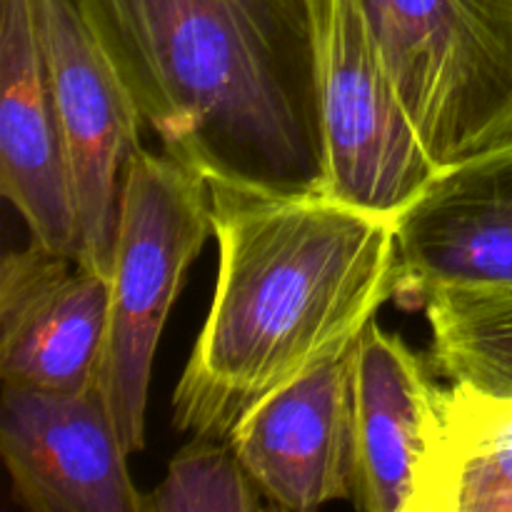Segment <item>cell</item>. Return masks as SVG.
Masks as SVG:
<instances>
[{"mask_svg":"<svg viewBox=\"0 0 512 512\" xmlns=\"http://www.w3.org/2000/svg\"><path fill=\"white\" fill-rule=\"evenodd\" d=\"M110 283L30 240L0 265V378L8 388L85 393L98 380Z\"/></svg>","mask_w":512,"mask_h":512,"instance_id":"obj_11","label":"cell"},{"mask_svg":"<svg viewBox=\"0 0 512 512\" xmlns=\"http://www.w3.org/2000/svg\"><path fill=\"white\" fill-rule=\"evenodd\" d=\"M35 3L73 173L80 263L110 280L125 175L145 123L73 0Z\"/></svg>","mask_w":512,"mask_h":512,"instance_id":"obj_6","label":"cell"},{"mask_svg":"<svg viewBox=\"0 0 512 512\" xmlns=\"http://www.w3.org/2000/svg\"><path fill=\"white\" fill-rule=\"evenodd\" d=\"M323 193L398 218L440 168L390 78L360 0H318Z\"/></svg>","mask_w":512,"mask_h":512,"instance_id":"obj_5","label":"cell"},{"mask_svg":"<svg viewBox=\"0 0 512 512\" xmlns=\"http://www.w3.org/2000/svg\"><path fill=\"white\" fill-rule=\"evenodd\" d=\"M400 290L512 293V135L448 165L398 215Z\"/></svg>","mask_w":512,"mask_h":512,"instance_id":"obj_7","label":"cell"},{"mask_svg":"<svg viewBox=\"0 0 512 512\" xmlns=\"http://www.w3.org/2000/svg\"><path fill=\"white\" fill-rule=\"evenodd\" d=\"M423 305L435 373L512 395V293H438Z\"/></svg>","mask_w":512,"mask_h":512,"instance_id":"obj_14","label":"cell"},{"mask_svg":"<svg viewBox=\"0 0 512 512\" xmlns=\"http://www.w3.org/2000/svg\"><path fill=\"white\" fill-rule=\"evenodd\" d=\"M355 348L358 340L260 400L225 440L270 508L353 500Z\"/></svg>","mask_w":512,"mask_h":512,"instance_id":"obj_9","label":"cell"},{"mask_svg":"<svg viewBox=\"0 0 512 512\" xmlns=\"http://www.w3.org/2000/svg\"><path fill=\"white\" fill-rule=\"evenodd\" d=\"M0 193L30 240L80 263L73 173L35 0H0Z\"/></svg>","mask_w":512,"mask_h":512,"instance_id":"obj_10","label":"cell"},{"mask_svg":"<svg viewBox=\"0 0 512 512\" xmlns=\"http://www.w3.org/2000/svg\"><path fill=\"white\" fill-rule=\"evenodd\" d=\"M440 170L512 135V0H360Z\"/></svg>","mask_w":512,"mask_h":512,"instance_id":"obj_4","label":"cell"},{"mask_svg":"<svg viewBox=\"0 0 512 512\" xmlns=\"http://www.w3.org/2000/svg\"><path fill=\"white\" fill-rule=\"evenodd\" d=\"M213 235L208 178L170 153L130 160L110 273V313L95 390L125 453L145 448L155 348L190 265Z\"/></svg>","mask_w":512,"mask_h":512,"instance_id":"obj_3","label":"cell"},{"mask_svg":"<svg viewBox=\"0 0 512 512\" xmlns=\"http://www.w3.org/2000/svg\"><path fill=\"white\" fill-rule=\"evenodd\" d=\"M163 150L205 178L323 193L318 0H73Z\"/></svg>","mask_w":512,"mask_h":512,"instance_id":"obj_2","label":"cell"},{"mask_svg":"<svg viewBox=\"0 0 512 512\" xmlns=\"http://www.w3.org/2000/svg\"><path fill=\"white\" fill-rule=\"evenodd\" d=\"M0 453L15 500L33 512H145L128 453L98 390L3 385Z\"/></svg>","mask_w":512,"mask_h":512,"instance_id":"obj_8","label":"cell"},{"mask_svg":"<svg viewBox=\"0 0 512 512\" xmlns=\"http://www.w3.org/2000/svg\"><path fill=\"white\" fill-rule=\"evenodd\" d=\"M410 512H512V395L465 380L443 390Z\"/></svg>","mask_w":512,"mask_h":512,"instance_id":"obj_13","label":"cell"},{"mask_svg":"<svg viewBox=\"0 0 512 512\" xmlns=\"http://www.w3.org/2000/svg\"><path fill=\"white\" fill-rule=\"evenodd\" d=\"M258 485L225 440L193 438L145 498V512H255Z\"/></svg>","mask_w":512,"mask_h":512,"instance_id":"obj_15","label":"cell"},{"mask_svg":"<svg viewBox=\"0 0 512 512\" xmlns=\"http://www.w3.org/2000/svg\"><path fill=\"white\" fill-rule=\"evenodd\" d=\"M218 280L175 428L228 440L268 395L360 338L400 290L398 218L325 193L208 178Z\"/></svg>","mask_w":512,"mask_h":512,"instance_id":"obj_1","label":"cell"},{"mask_svg":"<svg viewBox=\"0 0 512 512\" xmlns=\"http://www.w3.org/2000/svg\"><path fill=\"white\" fill-rule=\"evenodd\" d=\"M433 373L400 335L385 333L375 318L365 325L355 348V508L410 512L415 473L443 405L445 388Z\"/></svg>","mask_w":512,"mask_h":512,"instance_id":"obj_12","label":"cell"}]
</instances>
